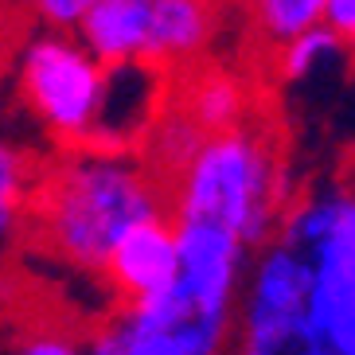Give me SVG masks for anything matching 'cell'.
I'll return each instance as SVG.
<instances>
[{
	"label": "cell",
	"instance_id": "16",
	"mask_svg": "<svg viewBox=\"0 0 355 355\" xmlns=\"http://www.w3.org/2000/svg\"><path fill=\"white\" fill-rule=\"evenodd\" d=\"M12 355H83V344L59 328H35L24 340H16Z\"/></svg>",
	"mask_w": 355,
	"mask_h": 355
},
{
	"label": "cell",
	"instance_id": "15",
	"mask_svg": "<svg viewBox=\"0 0 355 355\" xmlns=\"http://www.w3.org/2000/svg\"><path fill=\"white\" fill-rule=\"evenodd\" d=\"M32 199V172H28V157L20 148H12L0 141V239L16 230L20 215L28 211Z\"/></svg>",
	"mask_w": 355,
	"mask_h": 355
},
{
	"label": "cell",
	"instance_id": "6",
	"mask_svg": "<svg viewBox=\"0 0 355 355\" xmlns=\"http://www.w3.org/2000/svg\"><path fill=\"white\" fill-rule=\"evenodd\" d=\"M160 110V74L153 63H121L105 67L102 78V98L86 148L117 157V148L133 145L137 137H145L157 121Z\"/></svg>",
	"mask_w": 355,
	"mask_h": 355
},
{
	"label": "cell",
	"instance_id": "19",
	"mask_svg": "<svg viewBox=\"0 0 355 355\" xmlns=\"http://www.w3.org/2000/svg\"><path fill=\"white\" fill-rule=\"evenodd\" d=\"M293 355H340V352H332V347H313V344H301Z\"/></svg>",
	"mask_w": 355,
	"mask_h": 355
},
{
	"label": "cell",
	"instance_id": "10",
	"mask_svg": "<svg viewBox=\"0 0 355 355\" xmlns=\"http://www.w3.org/2000/svg\"><path fill=\"white\" fill-rule=\"evenodd\" d=\"M180 114L188 117L203 137H215V133L242 125L246 94H242V86L230 74H203V78H196L188 86V98L180 105Z\"/></svg>",
	"mask_w": 355,
	"mask_h": 355
},
{
	"label": "cell",
	"instance_id": "4",
	"mask_svg": "<svg viewBox=\"0 0 355 355\" xmlns=\"http://www.w3.org/2000/svg\"><path fill=\"white\" fill-rule=\"evenodd\" d=\"M309 261L289 246H266L246 285L239 355H293L304 332Z\"/></svg>",
	"mask_w": 355,
	"mask_h": 355
},
{
	"label": "cell",
	"instance_id": "9",
	"mask_svg": "<svg viewBox=\"0 0 355 355\" xmlns=\"http://www.w3.org/2000/svg\"><path fill=\"white\" fill-rule=\"evenodd\" d=\"M211 40V4L203 0H148L145 63L172 67L196 59Z\"/></svg>",
	"mask_w": 355,
	"mask_h": 355
},
{
	"label": "cell",
	"instance_id": "14",
	"mask_svg": "<svg viewBox=\"0 0 355 355\" xmlns=\"http://www.w3.org/2000/svg\"><path fill=\"white\" fill-rule=\"evenodd\" d=\"M83 355H180V352L157 328H145L141 320L121 313L114 324H105L102 332L83 347Z\"/></svg>",
	"mask_w": 355,
	"mask_h": 355
},
{
	"label": "cell",
	"instance_id": "17",
	"mask_svg": "<svg viewBox=\"0 0 355 355\" xmlns=\"http://www.w3.org/2000/svg\"><path fill=\"white\" fill-rule=\"evenodd\" d=\"M86 4H90V0H32V8L40 12V20H47L51 28H59V32H67V28L78 24Z\"/></svg>",
	"mask_w": 355,
	"mask_h": 355
},
{
	"label": "cell",
	"instance_id": "20",
	"mask_svg": "<svg viewBox=\"0 0 355 355\" xmlns=\"http://www.w3.org/2000/svg\"><path fill=\"white\" fill-rule=\"evenodd\" d=\"M203 4H215V0H203Z\"/></svg>",
	"mask_w": 355,
	"mask_h": 355
},
{
	"label": "cell",
	"instance_id": "8",
	"mask_svg": "<svg viewBox=\"0 0 355 355\" xmlns=\"http://www.w3.org/2000/svg\"><path fill=\"white\" fill-rule=\"evenodd\" d=\"M74 35L102 67L145 63L148 0H90L74 24Z\"/></svg>",
	"mask_w": 355,
	"mask_h": 355
},
{
	"label": "cell",
	"instance_id": "13",
	"mask_svg": "<svg viewBox=\"0 0 355 355\" xmlns=\"http://www.w3.org/2000/svg\"><path fill=\"white\" fill-rule=\"evenodd\" d=\"M324 0H250V16L266 43L282 47L293 35L309 32L320 24Z\"/></svg>",
	"mask_w": 355,
	"mask_h": 355
},
{
	"label": "cell",
	"instance_id": "3",
	"mask_svg": "<svg viewBox=\"0 0 355 355\" xmlns=\"http://www.w3.org/2000/svg\"><path fill=\"white\" fill-rule=\"evenodd\" d=\"M105 67L78 40L55 32L28 43L20 59V94L40 125L67 145H86L102 98Z\"/></svg>",
	"mask_w": 355,
	"mask_h": 355
},
{
	"label": "cell",
	"instance_id": "7",
	"mask_svg": "<svg viewBox=\"0 0 355 355\" xmlns=\"http://www.w3.org/2000/svg\"><path fill=\"white\" fill-rule=\"evenodd\" d=\"M102 273L105 282L114 285L117 297H125V304H145L164 297L176 282V234H172V223L160 215V219L137 223L133 230H125L121 242L110 250Z\"/></svg>",
	"mask_w": 355,
	"mask_h": 355
},
{
	"label": "cell",
	"instance_id": "1",
	"mask_svg": "<svg viewBox=\"0 0 355 355\" xmlns=\"http://www.w3.org/2000/svg\"><path fill=\"white\" fill-rule=\"evenodd\" d=\"M160 215L157 184L137 164L105 153L74 157L35 191V219L55 254L98 273L125 230Z\"/></svg>",
	"mask_w": 355,
	"mask_h": 355
},
{
	"label": "cell",
	"instance_id": "11",
	"mask_svg": "<svg viewBox=\"0 0 355 355\" xmlns=\"http://www.w3.org/2000/svg\"><path fill=\"white\" fill-rule=\"evenodd\" d=\"M355 211L352 191L344 188H328V191H313L309 199H301L297 207L285 211L282 219V246L297 254H309L320 239H328L336 230V223Z\"/></svg>",
	"mask_w": 355,
	"mask_h": 355
},
{
	"label": "cell",
	"instance_id": "5",
	"mask_svg": "<svg viewBox=\"0 0 355 355\" xmlns=\"http://www.w3.org/2000/svg\"><path fill=\"white\" fill-rule=\"evenodd\" d=\"M304 261L309 297L301 344L355 355V211L336 223V230L316 242Z\"/></svg>",
	"mask_w": 355,
	"mask_h": 355
},
{
	"label": "cell",
	"instance_id": "12",
	"mask_svg": "<svg viewBox=\"0 0 355 355\" xmlns=\"http://www.w3.org/2000/svg\"><path fill=\"white\" fill-rule=\"evenodd\" d=\"M352 43H344L340 35H332L328 28H309V32L293 35L289 43H282V74L289 83H309L316 74H324L328 67H336L347 55Z\"/></svg>",
	"mask_w": 355,
	"mask_h": 355
},
{
	"label": "cell",
	"instance_id": "2",
	"mask_svg": "<svg viewBox=\"0 0 355 355\" xmlns=\"http://www.w3.org/2000/svg\"><path fill=\"white\" fill-rule=\"evenodd\" d=\"M172 219L211 223L242 246H261L277 215V164L266 133L227 129L207 137L180 172Z\"/></svg>",
	"mask_w": 355,
	"mask_h": 355
},
{
	"label": "cell",
	"instance_id": "18",
	"mask_svg": "<svg viewBox=\"0 0 355 355\" xmlns=\"http://www.w3.org/2000/svg\"><path fill=\"white\" fill-rule=\"evenodd\" d=\"M320 28H328L332 35H340L344 43H352V35H355V0H324Z\"/></svg>",
	"mask_w": 355,
	"mask_h": 355
}]
</instances>
